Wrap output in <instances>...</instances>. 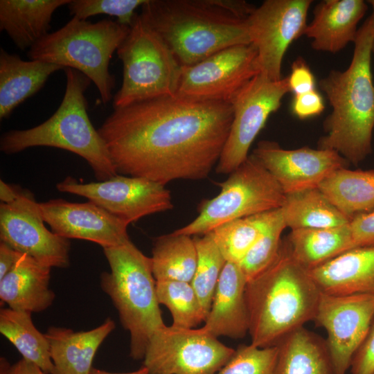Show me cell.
I'll list each match as a JSON object with an SVG mask.
<instances>
[{"mask_svg":"<svg viewBox=\"0 0 374 374\" xmlns=\"http://www.w3.org/2000/svg\"><path fill=\"white\" fill-rule=\"evenodd\" d=\"M233 116L231 103L176 94L115 108L98 132L118 175L166 186L209 176L220 158Z\"/></svg>","mask_w":374,"mask_h":374,"instance_id":"6da1fadb","label":"cell"},{"mask_svg":"<svg viewBox=\"0 0 374 374\" xmlns=\"http://www.w3.org/2000/svg\"><path fill=\"white\" fill-rule=\"evenodd\" d=\"M256 7L242 0H147L141 15L181 66L226 48L251 44L247 19Z\"/></svg>","mask_w":374,"mask_h":374,"instance_id":"7a4b0ae2","label":"cell"},{"mask_svg":"<svg viewBox=\"0 0 374 374\" xmlns=\"http://www.w3.org/2000/svg\"><path fill=\"white\" fill-rule=\"evenodd\" d=\"M374 17L358 30L351 62L344 71L332 70L320 80L332 112L323 123L325 134L318 148L332 150L358 165L372 152L374 128V84L371 55Z\"/></svg>","mask_w":374,"mask_h":374,"instance_id":"3957f363","label":"cell"},{"mask_svg":"<svg viewBox=\"0 0 374 374\" xmlns=\"http://www.w3.org/2000/svg\"><path fill=\"white\" fill-rule=\"evenodd\" d=\"M309 271L292 256L282 241L274 260L249 280L245 297L251 344L276 346L287 335L314 321L321 296Z\"/></svg>","mask_w":374,"mask_h":374,"instance_id":"277c9868","label":"cell"},{"mask_svg":"<svg viewBox=\"0 0 374 374\" xmlns=\"http://www.w3.org/2000/svg\"><path fill=\"white\" fill-rule=\"evenodd\" d=\"M64 71L65 92L55 113L32 128L5 132L0 140L1 151L11 154L38 146L66 150L87 161L98 181L109 179L118 174L87 113L84 93L91 81L75 69L65 68Z\"/></svg>","mask_w":374,"mask_h":374,"instance_id":"5b68a950","label":"cell"},{"mask_svg":"<svg viewBox=\"0 0 374 374\" xmlns=\"http://www.w3.org/2000/svg\"><path fill=\"white\" fill-rule=\"evenodd\" d=\"M110 271L100 276L102 290L111 299L130 336V355L143 359L152 335L164 323L157 294L151 258L131 240L103 248Z\"/></svg>","mask_w":374,"mask_h":374,"instance_id":"8992f818","label":"cell"},{"mask_svg":"<svg viewBox=\"0 0 374 374\" xmlns=\"http://www.w3.org/2000/svg\"><path fill=\"white\" fill-rule=\"evenodd\" d=\"M129 30L130 26L118 21L105 19L92 23L73 17L37 42L27 55L81 72L94 83L102 102L107 104L116 84L109 70L110 60Z\"/></svg>","mask_w":374,"mask_h":374,"instance_id":"52a82bcc","label":"cell"},{"mask_svg":"<svg viewBox=\"0 0 374 374\" xmlns=\"http://www.w3.org/2000/svg\"><path fill=\"white\" fill-rule=\"evenodd\" d=\"M116 53L123 69L121 87L114 96V109L176 95L182 66L141 14H136Z\"/></svg>","mask_w":374,"mask_h":374,"instance_id":"ba28073f","label":"cell"},{"mask_svg":"<svg viewBox=\"0 0 374 374\" xmlns=\"http://www.w3.org/2000/svg\"><path fill=\"white\" fill-rule=\"evenodd\" d=\"M218 185L220 193L203 200L198 215L174 232L202 235L232 220L280 208L285 197L278 182L252 154Z\"/></svg>","mask_w":374,"mask_h":374,"instance_id":"9c48e42d","label":"cell"},{"mask_svg":"<svg viewBox=\"0 0 374 374\" xmlns=\"http://www.w3.org/2000/svg\"><path fill=\"white\" fill-rule=\"evenodd\" d=\"M234 352L201 328L166 325L150 339L143 366L149 374H215Z\"/></svg>","mask_w":374,"mask_h":374,"instance_id":"30bf717a","label":"cell"},{"mask_svg":"<svg viewBox=\"0 0 374 374\" xmlns=\"http://www.w3.org/2000/svg\"><path fill=\"white\" fill-rule=\"evenodd\" d=\"M260 73L252 44L222 49L190 66H182L177 95L197 101L231 103L239 91Z\"/></svg>","mask_w":374,"mask_h":374,"instance_id":"8fae6325","label":"cell"},{"mask_svg":"<svg viewBox=\"0 0 374 374\" xmlns=\"http://www.w3.org/2000/svg\"><path fill=\"white\" fill-rule=\"evenodd\" d=\"M288 92L287 77L274 81L261 73L239 91L231 102L232 123L215 167L217 173L230 174L247 159L252 143Z\"/></svg>","mask_w":374,"mask_h":374,"instance_id":"7c38bea8","label":"cell"},{"mask_svg":"<svg viewBox=\"0 0 374 374\" xmlns=\"http://www.w3.org/2000/svg\"><path fill=\"white\" fill-rule=\"evenodd\" d=\"M56 188L60 192L86 197L129 224L173 208L170 191L143 177L117 175L105 181L82 184L67 177Z\"/></svg>","mask_w":374,"mask_h":374,"instance_id":"4fadbf2b","label":"cell"},{"mask_svg":"<svg viewBox=\"0 0 374 374\" xmlns=\"http://www.w3.org/2000/svg\"><path fill=\"white\" fill-rule=\"evenodd\" d=\"M311 0H266L247 19L251 44L258 51L260 73L280 80L284 55L304 35Z\"/></svg>","mask_w":374,"mask_h":374,"instance_id":"5bb4252c","label":"cell"},{"mask_svg":"<svg viewBox=\"0 0 374 374\" xmlns=\"http://www.w3.org/2000/svg\"><path fill=\"white\" fill-rule=\"evenodd\" d=\"M0 240L51 268L69 266V239L47 229L39 202L28 192L21 190L14 202L1 203Z\"/></svg>","mask_w":374,"mask_h":374,"instance_id":"9a60e30c","label":"cell"},{"mask_svg":"<svg viewBox=\"0 0 374 374\" xmlns=\"http://www.w3.org/2000/svg\"><path fill=\"white\" fill-rule=\"evenodd\" d=\"M374 318V295H331L321 292L314 322L326 339L335 374H346Z\"/></svg>","mask_w":374,"mask_h":374,"instance_id":"2e32d148","label":"cell"},{"mask_svg":"<svg viewBox=\"0 0 374 374\" xmlns=\"http://www.w3.org/2000/svg\"><path fill=\"white\" fill-rule=\"evenodd\" d=\"M268 170L284 193L318 188L337 170L350 163L337 152L308 147L287 150L271 141H260L251 154Z\"/></svg>","mask_w":374,"mask_h":374,"instance_id":"e0dca14e","label":"cell"},{"mask_svg":"<svg viewBox=\"0 0 374 374\" xmlns=\"http://www.w3.org/2000/svg\"><path fill=\"white\" fill-rule=\"evenodd\" d=\"M39 207L44 222L62 238L88 240L103 249L130 240L129 224L92 202L74 203L55 199L39 202Z\"/></svg>","mask_w":374,"mask_h":374,"instance_id":"ac0fdd59","label":"cell"},{"mask_svg":"<svg viewBox=\"0 0 374 374\" xmlns=\"http://www.w3.org/2000/svg\"><path fill=\"white\" fill-rule=\"evenodd\" d=\"M247 280L239 263L226 262L219 278L208 314L201 328L215 337L242 339L249 332L245 297Z\"/></svg>","mask_w":374,"mask_h":374,"instance_id":"d6986e66","label":"cell"},{"mask_svg":"<svg viewBox=\"0 0 374 374\" xmlns=\"http://www.w3.org/2000/svg\"><path fill=\"white\" fill-rule=\"evenodd\" d=\"M368 6L363 0H324L317 4L304 35L316 51L335 53L355 42Z\"/></svg>","mask_w":374,"mask_h":374,"instance_id":"ffe728a7","label":"cell"},{"mask_svg":"<svg viewBox=\"0 0 374 374\" xmlns=\"http://www.w3.org/2000/svg\"><path fill=\"white\" fill-rule=\"evenodd\" d=\"M309 273L323 294L374 295V245L349 249Z\"/></svg>","mask_w":374,"mask_h":374,"instance_id":"44dd1931","label":"cell"},{"mask_svg":"<svg viewBox=\"0 0 374 374\" xmlns=\"http://www.w3.org/2000/svg\"><path fill=\"white\" fill-rule=\"evenodd\" d=\"M115 327V322L107 318L99 326L87 331L48 328L44 334L53 364L51 374H90L98 348Z\"/></svg>","mask_w":374,"mask_h":374,"instance_id":"7402d4cb","label":"cell"},{"mask_svg":"<svg viewBox=\"0 0 374 374\" xmlns=\"http://www.w3.org/2000/svg\"><path fill=\"white\" fill-rule=\"evenodd\" d=\"M51 267L22 253L0 280V300L10 308L39 312L48 308L55 300L50 289Z\"/></svg>","mask_w":374,"mask_h":374,"instance_id":"603a6c76","label":"cell"},{"mask_svg":"<svg viewBox=\"0 0 374 374\" xmlns=\"http://www.w3.org/2000/svg\"><path fill=\"white\" fill-rule=\"evenodd\" d=\"M62 66L40 60H23L0 49V118H8L27 98L39 91Z\"/></svg>","mask_w":374,"mask_h":374,"instance_id":"cb8c5ba5","label":"cell"},{"mask_svg":"<svg viewBox=\"0 0 374 374\" xmlns=\"http://www.w3.org/2000/svg\"><path fill=\"white\" fill-rule=\"evenodd\" d=\"M70 0H1L0 30L20 50L31 48L48 35L54 12Z\"/></svg>","mask_w":374,"mask_h":374,"instance_id":"d4e9b609","label":"cell"},{"mask_svg":"<svg viewBox=\"0 0 374 374\" xmlns=\"http://www.w3.org/2000/svg\"><path fill=\"white\" fill-rule=\"evenodd\" d=\"M274 374H335L326 340L304 326L278 344Z\"/></svg>","mask_w":374,"mask_h":374,"instance_id":"484cf974","label":"cell"},{"mask_svg":"<svg viewBox=\"0 0 374 374\" xmlns=\"http://www.w3.org/2000/svg\"><path fill=\"white\" fill-rule=\"evenodd\" d=\"M286 242L293 258L308 271L357 247L350 223L330 228L291 230Z\"/></svg>","mask_w":374,"mask_h":374,"instance_id":"4316f807","label":"cell"},{"mask_svg":"<svg viewBox=\"0 0 374 374\" xmlns=\"http://www.w3.org/2000/svg\"><path fill=\"white\" fill-rule=\"evenodd\" d=\"M319 188L350 220L374 210V169L335 170Z\"/></svg>","mask_w":374,"mask_h":374,"instance_id":"83f0119b","label":"cell"},{"mask_svg":"<svg viewBox=\"0 0 374 374\" xmlns=\"http://www.w3.org/2000/svg\"><path fill=\"white\" fill-rule=\"evenodd\" d=\"M286 228H330L347 224L343 214L318 188L286 194L280 208Z\"/></svg>","mask_w":374,"mask_h":374,"instance_id":"f1b7e54d","label":"cell"},{"mask_svg":"<svg viewBox=\"0 0 374 374\" xmlns=\"http://www.w3.org/2000/svg\"><path fill=\"white\" fill-rule=\"evenodd\" d=\"M156 281L190 283L197 265L193 237L172 232L154 239L151 257Z\"/></svg>","mask_w":374,"mask_h":374,"instance_id":"f546056e","label":"cell"},{"mask_svg":"<svg viewBox=\"0 0 374 374\" xmlns=\"http://www.w3.org/2000/svg\"><path fill=\"white\" fill-rule=\"evenodd\" d=\"M31 312L10 308L0 310V332L16 348L23 359L51 374L53 364L45 334L35 326Z\"/></svg>","mask_w":374,"mask_h":374,"instance_id":"4dcf8cb0","label":"cell"},{"mask_svg":"<svg viewBox=\"0 0 374 374\" xmlns=\"http://www.w3.org/2000/svg\"><path fill=\"white\" fill-rule=\"evenodd\" d=\"M278 209L234 220L211 231L226 261L240 263L271 223Z\"/></svg>","mask_w":374,"mask_h":374,"instance_id":"1f68e13d","label":"cell"},{"mask_svg":"<svg viewBox=\"0 0 374 374\" xmlns=\"http://www.w3.org/2000/svg\"><path fill=\"white\" fill-rule=\"evenodd\" d=\"M193 240L197 250V265L190 283L207 317L219 278L226 261L211 232L195 235Z\"/></svg>","mask_w":374,"mask_h":374,"instance_id":"d6a6232c","label":"cell"},{"mask_svg":"<svg viewBox=\"0 0 374 374\" xmlns=\"http://www.w3.org/2000/svg\"><path fill=\"white\" fill-rule=\"evenodd\" d=\"M159 304L170 312L172 326L195 328L204 322L206 314L190 283L177 280L156 281Z\"/></svg>","mask_w":374,"mask_h":374,"instance_id":"836d02e7","label":"cell"},{"mask_svg":"<svg viewBox=\"0 0 374 374\" xmlns=\"http://www.w3.org/2000/svg\"><path fill=\"white\" fill-rule=\"evenodd\" d=\"M286 228L280 208L265 231L239 263L247 282L265 270L277 256Z\"/></svg>","mask_w":374,"mask_h":374,"instance_id":"e575fe53","label":"cell"},{"mask_svg":"<svg viewBox=\"0 0 374 374\" xmlns=\"http://www.w3.org/2000/svg\"><path fill=\"white\" fill-rule=\"evenodd\" d=\"M277 346L259 348L241 344L215 374H274Z\"/></svg>","mask_w":374,"mask_h":374,"instance_id":"d590c367","label":"cell"},{"mask_svg":"<svg viewBox=\"0 0 374 374\" xmlns=\"http://www.w3.org/2000/svg\"><path fill=\"white\" fill-rule=\"evenodd\" d=\"M147 0H70L67 4L73 17L82 20L107 15L117 18L120 24L130 26L137 13L135 10Z\"/></svg>","mask_w":374,"mask_h":374,"instance_id":"8d00e7d4","label":"cell"},{"mask_svg":"<svg viewBox=\"0 0 374 374\" xmlns=\"http://www.w3.org/2000/svg\"><path fill=\"white\" fill-rule=\"evenodd\" d=\"M350 369L351 374H374V318L352 358Z\"/></svg>","mask_w":374,"mask_h":374,"instance_id":"74e56055","label":"cell"},{"mask_svg":"<svg viewBox=\"0 0 374 374\" xmlns=\"http://www.w3.org/2000/svg\"><path fill=\"white\" fill-rule=\"evenodd\" d=\"M287 82L290 91L292 92L294 96L316 89L314 76L305 60L301 57H297L292 63Z\"/></svg>","mask_w":374,"mask_h":374,"instance_id":"f35d334b","label":"cell"},{"mask_svg":"<svg viewBox=\"0 0 374 374\" xmlns=\"http://www.w3.org/2000/svg\"><path fill=\"white\" fill-rule=\"evenodd\" d=\"M292 113L300 119L320 114L325 109L323 99L316 89L294 96L292 103Z\"/></svg>","mask_w":374,"mask_h":374,"instance_id":"ab89813d","label":"cell"},{"mask_svg":"<svg viewBox=\"0 0 374 374\" xmlns=\"http://www.w3.org/2000/svg\"><path fill=\"white\" fill-rule=\"evenodd\" d=\"M350 226L357 247L374 245V210L355 215Z\"/></svg>","mask_w":374,"mask_h":374,"instance_id":"60d3db41","label":"cell"},{"mask_svg":"<svg viewBox=\"0 0 374 374\" xmlns=\"http://www.w3.org/2000/svg\"><path fill=\"white\" fill-rule=\"evenodd\" d=\"M0 374H47L35 364L22 359L10 364L5 358L0 359Z\"/></svg>","mask_w":374,"mask_h":374,"instance_id":"b9f144b4","label":"cell"},{"mask_svg":"<svg viewBox=\"0 0 374 374\" xmlns=\"http://www.w3.org/2000/svg\"><path fill=\"white\" fill-rule=\"evenodd\" d=\"M21 254L7 244L0 242V280L11 270Z\"/></svg>","mask_w":374,"mask_h":374,"instance_id":"7bdbcfd3","label":"cell"},{"mask_svg":"<svg viewBox=\"0 0 374 374\" xmlns=\"http://www.w3.org/2000/svg\"><path fill=\"white\" fill-rule=\"evenodd\" d=\"M21 190L17 187L11 186L3 181H0L1 203L10 204L14 202L19 195Z\"/></svg>","mask_w":374,"mask_h":374,"instance_id":"ee69618b","label":"cell"},{"mask_svg":"<svg viewBox=\"0 0 374 374\" xmlns=\"http://www.w3.org/2000/svg\"><path fill=\"white\" fill-rule=\"evenodd\" d=\"M90 374H149V372L148 370L143 366L139 370L129 373H112L104 370L93 368Z\"/></svg>","mask_w":374,"mask_h":374,"instance_id":"f6af8a7d","label":"cell"},{"mask_svg":"<svg viewBox=\"0 0 374 374\" xmlns=\"http://www.w3.org/2000/svg\"><path fill=\"white\" fill-rule=\"evenodd\" d=\"M367 2H368L372 8H373V13H372V15L374 17V0H370V1H368Z\"/></svg>","mask_w":374,"mask_h":374,"instance_id":"bcb514c9","label":"cell"},{"mask_svg":"<svg viewBox=\"0 0 374 374\" xmlns=\"http://www.w3.org/2000/svg\"><path fill=\"white\" fill-rule=\"evenodd\" d=\"M373 54L374 55V42H373Z\"/></svg>","mask_w":374,"mask_h":374,"instance_id":"7dc6e473","label":"cell"}]
</instances>
